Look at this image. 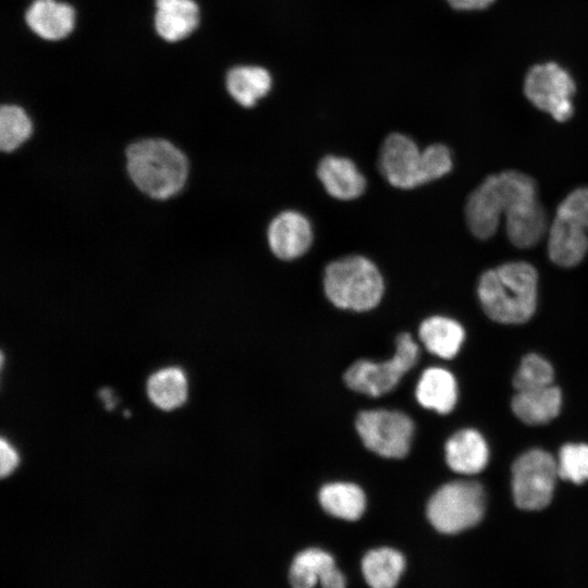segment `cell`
Instances as JSON below:
<instances>
[{
    "instance_id": "cell-24",
    "label": "cell",
    "mask_w": 588,
    "mask_h": 588,
    "mask_svg": "<svg viewBox=\"0 0 588 588\" xmlns=\"http://www.w3.org/2000/svg\"><path fill=\"white\" fill-rule=\"evenodd\" d=\"M35 124L27 110L17 103L0 107V152L12 154L33 136Z\"/></svg>"
},
{
    "instance_id": "cell-12",
    "label": "cell",
    "mask_w": 588,
    "mask_h": 588,
    "mask_svg": "<svg viewBox=\"0 0 588 588\" xmlns=\"http://www.w3.org/2000/svg\"><path fill=\"white\" fill-rule=\"evenodd\" d=\"M314 238L309 220L298 211L285 210L275 216L267 229L269 248L282 260L303 256Z\"/></svg>"
},
{
    "instance_id": "cell-29",
    "label": "cell",
    "mask_w": 588,
    "mask_h": 588,
    "mask_svg": "<svg viewBox=\"0 0 588 588\" xmlns=\"http://www.w3.org/2000/svg\"><path fill=\"white\" fill-rule=\"evenodd\" d=\"M1 451V477H5L11 474L17 466L19 456L16 451L4 439L0 442Z\"/></svg>"
},
{
    "instance_id": "cell-15",
    "label": "cell",
    "mask_w": 588,
    "mask_h": 588,
    "mask_svg": "<svg viewBox=\"0 0 588 588\" xmlns=\"http://www.w3.org/2000/svg\"><path fill=\"white\" fill-rule=\"evenodd\" d=\"M445 458L452 470L464 475H474L486 467L489 450L478 431L464 429L448 440Z\"/></svg>"
},
{
    "instance_id": "cell-21",
    "label": "cell",
    "mask_w": 588,
    "mask_h": 588,
    "mask_svg": "<svg viewBox=\"0 0 588 588\" xmlns=\"http://www.w3.org/2000/svg\"><path fill=\"white\" fill-rule=\"evenodd\" d=\"M318 499L328 514L345 520L358 519L366 509L364 491L351 482L327 483L320 489Z\"/></svg>"
},
{
    "instance_id": "cell-27",
    "label": "cell",
    "mask_w": 588,
    "mask_h": 588,
    "mask_svg": "<svg viewBox=\"0 0 588 588\" xmlns=\"http://www.w3.org/2000/svg\"><path fill=\"white\" fill-rule=\"evenodd\" d=\"M559 476L574 483L588 480V445L568 443L561 448L558 462Z\"/></svg>"
},
{
    "instance_id": "cell-10",
    "label": "cell",
    "mask_w": 588,
    "mask_h": 588,
    "mask_svg": "<svg viewBox=\"0 0 588 588\" xmlns=\"http://www.w3.org/2000/svg\"><path fill=\"white\" fill-rule=\"evenodd\" d=\"M356 430L371 452L387 458H402L409 451L414 424L397 411L370 409L358 414Z\"/></svg>"
},
{
    "instance_id": "cell-16",
    "label": "cell",
    "mask_w": 588,
    "mask_h": 588,
    "mask_svg": "<svg viewBox=\"0 0 588 588\" xmlns=\"http://www.w3.org/2000/svg\"><path fill=\"white\" fill-rule=\"evenodd\" d=\"M155 27L167 41L188 36L199 23V10L193 0H156Z\"/></svg>"
},
{
    "instance_id": "cell-19",
    "label": "cell",
    "mask_w": 588,
    "mask_h": 588,
    "mask_svg": "<svg viewBox=\"0 0 588 588\" xmlns=\"http://www.w3.org/2000/svg\"><path fill=\"white\" fill-rule=\"evenodd\" d=\"M225 86L231 98L243 108H252L271 88V76L260 66H235L226 75Z\"/></svg>"
},
{
    "instance_id": "cell-14",
    "label": "cell",
    "mask_w": 588,
    "mask_h": 588,
    "mask_svg": "<svg viewBox=\"0 0 588 588\" xmlns=\"http://www.w3.org/2000/svg\"><path fill=\"white\" fill-rule=\"evenodd\" d=\"M25 20L29 28L47 40H59L74 27V10L56 0H35L27 9Z\"/></svg>"
},
{
    "instance_id": "cell-25",
    "label": "cell",
    "mask_w": 588,
    "mask_h": 588,
    "mask_svg": "<svg viewBox=\"0 0 588 588\" xmlns=\"http://www.w3.org/2000/svg\"><path fill=\"white\" fill-rule=\"evenodd\" d=\"M150 400L161 409L182 405L187 396V381L180 368L169 367L154 373L147 384Z\"/></svg>"
},
{
    "instance_id": "cell-26",
    "label": "cell",
    "mask_w": 588,
    "mask_h": 588,
    "mask_svg": "<svg viewBox=\"0 0 588 588\" xmlns=\"http://www.w3.org/2000/svg\"><path fill=\"white\" fill-rule=\"evenodd\" d=\"M553 377V368L544 358L529 354L522 359L513 384L517 391L534 390L552 385Z\"/></svg>"
},
{
    "instance_id": "cell-4",
    "label": "cell",
    "mask_w": 588,
    "mask_h": 588,
    "mask_svg": "<svg viewBox=\"0 0 588 588\" xmlns=\"http://www.w3.org/2000/svg\"><path fill=\"white\" fill-rule=\"evenodd\" d=\"M323 289L335 307L366 311L380 303L384 282L370 259L350 255L328 264L323 273Z\"/></svg>"
},
{
    "instance_id": "cell-22",
    "label": "cell",
    "mask_w": 588,
    "mask_h": 588,
    "mask_svg": "<svg viewBox=\"0 0 588 588\" xmlns=\"http://www.w3.org/2000/svg\"><path fill=\"white\" fill-rule=\"evenodd\" d=\"M404 567L402 553L387 547L368 551L362 561L364 578L371 588H394Z\"/></svg>"
},
{
    "instance_id": "cell-23",
    "label": "cell",
    "mask_w": 588,
    "mask_h": 588,
    "mask_svg": "<svg viewBox=\"0 0 588 588\" xmlns=\"http://www.w3.org/2000/svg\"><path fill=\"white\" fill-rule=\"evenodd\" d=\"M338 567L333 556L318 548L301 551L294 558L289 573L292 588H315Z\"/></svg>"
},
{
    "instance_id": "cell-8",
    "label": "cell",
    "mask_w": 588,
    "mask_h": 588,
    "mask_svg": "<svg viewBox=\"0 0 588 588\" xmlns=\"http://www.w3.org/2000/svg\"><path fill=\"white\" fill-rule=\"evenodd\" d=\"M419 350L407 332L396 338V348L392 358L376 363L359 359L344 373V381L354 391L369 396H380L390 392L418 360Z\"/></svg>"
},
{
    "instance_id": "cell-13",
    "label": "cell",
    "mask_w": 588,
    "mask_h": 588,
    "mask_svg": "<svg viewBox=\"0 0 588 588\" xmlns=\"http://www.w3.org/2000/svg\"><path fill=\"white\" fill-rule=\"evenodd\" d=\"M317 176L327 193L340 200L359 197L366 188V179L348 158L328 155L317 167Z\"/></svg>"
},
{
    "instance_id": "cell-20",
    "label": "cell",
    "mask_w": 588,
    "mask_h": 588,
    "mask_svg": "<svg viewBox=\"0 0 588 588\" xmlns=\"http://www.w3.org/2000/svg\"><path fill=\"white\" fill-rule=\"evenodd\" d=\"M419 338L426 348L442 358L454 357L464 341V329L455 320L432 316L419 327Z\"/></svg>"
},
{
    "instance_id": "cell-1",
    "label": "cell",
    "mask_w": 588,
    "mask_h": 588,
    "mask_svg": "<svg viewBox=\"0 0 588 588\" xmlns=\"http://www.w3.org/2000/svg\"><path fill=\"white\" fill-rule=\"evenodd\" d=\"M125 170L135 188L148 198L167 200L181 193L189 176L187 155L162 137H145L125 147Z\"/></svg>"
},
{
    "instance_id": "cell-7",
    "label": "cell",
    "mask_w": 588,
    "mask_h": 588,
    "mask_svg": "<svg viewBox=\"0 0 588 588\" xmlns=\"http://www.w3.org/2000/svg\"><path fill=\"white\" fill-rule=\"evenodd\" d=\"M588 188L573 191L560 204L550 226L548 250L562 267L579 264L588 250Z\"/></svg>"
},
{
    "instance_id": "cell-6",
    "label": "cell",
    "mask_w": 588,
    "mask_h": 588,
    "mask_svg": "<svg viewBox=\"0 0 588 588\" xmlns=\"http://www.w3.org/2000/svg\"><path fill=\"white\" fill-rule=\"evenodd\" d=\"M486 507V497L480 483L457 480L443 485L430 498L427 516L430 524L442 534H456L477 525Z\"/></svg>"
},
{
    "instance_id": "cell-17",
    "label": "cell",
    "mask_w": 588,
    "mask_h": 588,
    "mask_svg": "<svg viewBox=\"0 0 588 588\" xmlns=\"http://www.w3.org/2000/svg\"><path fill=\"white\" fill-rule=\"evenodd\" d=\"M562 404L559 388H544L517 391L513 397L514 414L527 425H542L558 416Z\"/></svg>"
},
{
    "instance_id": "cell-9",
    "label": "cell",
    "mask_w": 588,
    "mask_h": 588,
    "mask_svg": "<svg viewBox=\"0 0 588 588\" xmlns=\"http://www.w3.org/2000/svg\"><path fill=\"white\" fill-rule=\"evenodd\" d=\"M558 476V463L550 453L530 450L522 454L512 466L516 505L525 511H538L549 505Z\"/></svg>"
},
{
    "instance_id": "cell-18",
    "label": "cell",
    "mask_w": 588,
    "mask_h": 588,
    "mask_svg": "<svg viewBox=\"0 0 588 588\" xmlns=\"http://www.w3.org/2000/svg\"><path fill=\"white\" fill-rule=\"evenodd\" d=\"M419 404L440 414L451 412L456 403L457 388L451 372L443 368L426 369L416 387Z\"/></svg>"
},
{
    "instance_id": "cell-5",
    "label": "cell",
    "mask_w": 588,
    "mask_h": 588,
    "mask_svg": "<svg viewBox=\"0 0 588 588\" xmlns=\"http://www.w3.org/2000/svg\"><path fill=\"white\" fill-rule=\"evenodd\" d=\"M522 91L529 103L558 122H565L574 114L577 81L554 60L534 63L524 75Z\"/></svg>"
},
{
    "instance_id": "cell-28",
    "label": "cell",
    "mask_w": 588,
    "mask_h": 588,
    "mask_svg": "<svg viewBox=\"0 0 588 588\" xmlns=\"http://www.w3.org/2000/svg\"><path fill=\"white\" fill-rule=\"evenodd\" d=\"M445 2L456 12L474 13L488 10L497 0H445Z\"/></svg>"
},
{
    "instance_id": "cell-11",
    "label": "cell",
    "mask_w": 588,
    "mask_h": 588,
    "mask_svg": "<svg viewBox=\"0 0 588 588\" xmlns=\"http://www.w3.org/2000/svg\"><path fill=\"white\" fill-rule=\"evenodd\" d=\"M378 167L382 176L397 188L411 189L428 183L422 150L401 133L385 137L379 151Z\"/></svg>"
},
{
    "instance_id": "cell-2",
    "label": "cell",
    "mask_w": 588,
    "mask_h": 588,
    "mask_svg": "<svg viewBox=\"0 0 588 588\" xmlns=\"http://www.w3.org/2000/svg\"><path fill=\"white\" fill-rule=\"evenodd\" d=\"M536 269L523 261L509 262L486 271L478 284L485 313L501 323H523L537 306Z\"/></svg>"
},
{
    "instance_id": "cell-3",
    "label": "cell",
    "mask_w": 588,
    "mask_h": 588,
    "mask_svg": "<svg viewBox=\"0 0 588 588\" xmlns=\"http://www.w3.org/2000/svg\"><path fill=\"white\" fill-rule=\"evenodd\" d=\"M536 199V185L526 174L505 171L490 175L467 200L468 228L476 237L488 238L497 231L503 215L507 219Z\"/></svg>"
}]
</instances>
